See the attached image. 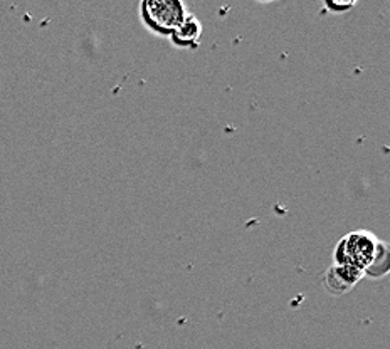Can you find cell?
<instances>
[{
  "instance_id": "obj_2",
  "label": "cell",
  "mask_w": 390,
  "mask_h": 349,
  "mask_svg": "<svg viewBox=\"0 0 390 349\" xmlns=\"http://www.w3.org/2000/svg\"><path fill=\"white\" fill-rule=\"evenodd\" d=\"M379 239L367 230H355L336 244L333 252L335 266H352L365 271L374 259Z\"/></svg>"
},
{
  "instance_id": "obj_5",
  "label": "cell",
  "mask_w": 390,
  "mask_h": 349,
  "mask_svg": "<svg viewBox=\"0 0 390 349\" xmlns=\"http://www.w3.org/2000/svg\"><path fill=\"white\" fill-rule=\"evenodd\" d=\"M389 271H390V249L385 242L379 240L374 259H372L369 267L363 271V276L370 277V279H382V277L389 274Z\"/></svg>"
},
{
  "instance_id": "obj_6",
  "label": "cell",
  "mask_w": 390,
  "mask_h": 349,
  "mask_svg": "<svg viewBox=\"0 0 390 349\" xmlns=\"http://www.w3.org/2000/svg\"><path fill=\"white\" fill-rule=\"evenodd\" d=\"M353 6H355V4H353V2H330V0H326V2H325V7L328 8V11L333 12V13L347 12Z\"/></svg>"
},
{
  "instance_id": "obj_3",
  "label": "cell",
  "mask_w": 390,
  "mask_h": 349,
  "mask_svg": "<svg viewBox=\"0 0 390 349\" xmlns=\"http://www.w3.org/2000/svg\"><path fill=\"white\" fill-rule=\"evenodd\" d=\"M363 279V271L352 266H331L325 274L326 290L333 295H343L352 290Z\"/></svg>"
},
{
  "instance_id": "obj_4",
  "label": "cell",
  "mask_w": 390,
  "mask_h": 349,
  "mask_svg": "<svg viewBox=\"0 0 390 349\" xmlns=\"http://www.w3.org/2000/svg\"><path fill=\"white\" fill-rule=\"evenodd\" d=\"M202 34V24L192 13H187L185 19L182 20V24L173 30L170 39H172L173 46L182 47V49H192L199 46V39Z\"/></svg>"
},
{
  "instance_id": "obj_1",
  "label": "cell",
  "mask_w": 390,
  "mask_h": 349,
  "mask_svg": "<svg viewBox=\"0 0 390 349\" xmlns=\"http://www.w3.org/2000/svg\"><path fill=\"white\" fill-rule=\"evenodd\" d=\"M140 13L142 20L151 32L172 35L187 17V8L180 0H143Z\"/></svg>"
}]
</instances>
